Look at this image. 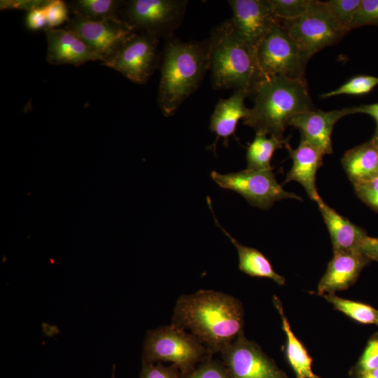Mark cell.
<instances>
[{"label": "cell", "mask_w": 378, "mask_h": 378, "mask_svg": "<svg viewBox=\"0 0 378 378\" xmlns=\"http://www.w3.org/2000/svg\"><path fill=\"white\" fill-rule=\"evenodd\" d=\"M172 323L188 330L211 354L220 353L244 333V309L232 295L199 290L178 298Z\"/></svg>", "instance_id": "cell-1"}, {"label": "cell", "mask_w": 378, "mask_h": 378, "mask_svg": "<svg viewBox=\"0 0 378 378\" xmlns=\"http://www.w3.org/2000/svg\"><path fill=\"white\" fill-rule=\"evenodd\" d=\"M208 41L211 84L216 90H241L252 95L266 79L256 51L238 32L232 18L215 27Z\"/></svg>", "instance_id": "cell-2"}, {"label": "cell", "mask_w": 378, "mask_h": 378, "mask_svg": "<svg viewBox=\"0 0 378 378\" xmlns=\"http://www.w3.org/2000/svg\"><path fill=\"white\" fill-rule=\"evenodd\" d=\"M209 70L208 41H181L167 37L162 52L158 103L165 116L174 114L200 87Z\"/></svg>", "instance_id": "cell-3"}, {"label": "cell", "mask_w": 378, "mask_h": 378, "mask_svg": "<svg viewBox=\"0 0 378 378\" xmlns=\"http://www.w3.org/2000/svg\"><path fill=\"white\" fill-rule=\"evenodd\" d=\"M254 105L243 124L277 139L294 116L315 109L305 79L285 76L267 78L260 83L253 94Z\"/></svg>", "instance_id": "cell-4"}, {"label": "cell", "mask_w": 378, "mask_h": 378, "mask_svg": "<svg viewBox=\"0 0 378 378\" xmlns=\"http://www.w3.org/2000/svg\"><path fill=\"white\" fill-rule=\"evenodd\" d=\"M211 355L195 336L172 323L148 332L142 360L143 363L171 362L185 376Z\"/></svg>", "instance_id": "cell-5"}, {"label": "cell", "mask_w": 378, "mask_h": 378, "mask_svg": "<svg viewBox=\"0 0 378 378\" xmlns=\"http://www.w3.org/2000/svg\"><path fill=\"white\" fill-rule=\"evenodd\" d=\"M280 22L295 42L306 62L319 50L340 41L348 32L334 18L325 1H321L312 0L307 11L298 18Z\"/></svg>", "instance_id": "cell-6"}, {"label": "cell", "mask_w": 378, "mask_h": 378, "mask_svg": "<svg viewBox=\"0 0 378 378\" xmlns=\"http://www.w3.org/2000/svg\"><path fill=\"white\" fill-rule=\"evenodd\" d=\"M212 180L220 188L233 190L243 196L251 205L268 209L284 199L302 200L299 195L285 190L276 181L272 169L220 174L211 172Z\"/></svg>", "instance_id": "cell-7"}, {"label": "cell", "mask_w": 378, "mask_h": 378, "mask_svg": "<svg viewBox=\"0 0 378 378\" xmlns=\"http://www.w3.org/2000/svg\"><path fill=\"white\" fill-rule=\"evenodd\" d=\"M256 57L260 69L267 78L285 76L305 79L307 62L281 22L259 43Z\"/></svg>", "instance_id": "cell-8"}, {"label": "cell", "mask_w": 378, "mask_h": 378, "mask_svg": "<svg viewBox=\"0 0 378 378\" xmlns=\"http://www.w3.org/2000/svg\"><path fill=\"white\" fill-rule=\"evenodd\" d=\"M186 0H130L122 7V19L136 31L169 37L182 21Z\"/></svg>", "instance_id": "cell-9"}, {"label": "cell", "mask_w": 378, "mask_h": 378, "mask_svg": "<svg viewBox=\"0 0 378 378\" xmlns=\"http://www.w3.org/2000/svg\"><path fill=\"white\" fill-rule=\"evenodd\" d=\"M160 37L136 31L102 64L118 71L131 81L145 84L158 64Z\"/></svg>", "instance_id": "cell-10"}, {"label": "cell", "mask_w": 378, "mask_h": 378, "mask_svg": "<svg viewBox=\"0 0 378 378\" xmlns=\"http://www.w3.org/2000/svg\"><path fill=\"white\" fill-rule=\"evenodd\" d=\"M64 28L94 49L104 57V62L136 32L121 18L92 20L76 15L69 18Z\"/></svg>", "instance_id": "cell-11"}, {"label": "cell", "mask_w": 378, "mask_h": 378, "mask_svg": "<svg viewBox=\"0 0 378 378\" xmlns=\"http://www.w3.org/2000/svg\"><path fill=\"white\" fill-rule=\"evenodd\" d=\"M220 354L231 378H284L274 363L244 333Z\"/></svg>", "instance_id": "cell-12"}, {"label": "cell", "mask_w": 378, "mask_h": 378, "mask_svg": "<svg viewBox=\"0 0 378 378\" xmlns=\"http://www.w3.org/2000/svg\"><path fill=\"white\" fill-rule=\"evenodd\" d=\"M231 18L244 41L256 48L280 21L272 13L267 0H230Z\"/></svg>", "instance_id": "cell-13"}, {"label": "cell", "mask_w": 378, "mask_h": 378, "mask_svg": "<svg viewBox=\"0 0 378 378\" xmlns=\"http://www.w3.org/2000/svg\"><path fill=\"white\" fill-rule=\"evenodd\" d=\"M353 113V107L328 111L313 109L292 118L288 126L298 129L301 139L307 141L326 155L332 153L331 136L335 123Z\"/></svg>", "instance_id": "cell-14"}, {"label": "cell", "mask_w": 378, "mask_h": 378, "mask_svg": "<svg viewBox=\"0 0 378 378\" xmlns=\"http://www.w3.org/2000/svg\"><path fill=\"white\" fill-rule=\"evenodd\" d=\"M45 32L48 63L78 66L90 61L104 62L100 54L72 31L65 28H47Z\"/></svg>", "instance_id": "cell-15"}, {"label": "cell", "mask_w": 378, "mask_h": 378, "mask_svg": "<svg viewBox=\"0 0 378 378\" xmlns=\"http://www.w3.org/2000/svg\"><path fill=\"white\" fill-rule=\"evenodd\" d=\"M369 260L360 252H333V256L318 282V295L335 294L337 291L347 289L355 283Z\"/></svg>", "instance_id": "cell-16"}, {"label": "cell", "mask_w": 378, "mask_h": 378, "mask_svg": "<svg viewBox=\"0 0 378 378\" xmlns=\"http://www.w3.org/2000/svg\"><path fill=\"white\" fill-rule=\"evenodd\" d=\"M293 165L284 181H297L304 188L309 197L316 203L321 199L316 185V174L323 164V153L305 140L301 139L296 148H292L288 142L285 145Z\"/></svg>", "instance_id": "cell-17"}, {"label": "cell", "mask_w": 378, "mask_h": 378, "mask_svg": "<svg viewBox=\"0 0 378 378\" xmlns=\"http://www.w3.org/2000/svg\"><path fill=\"white\" fill-rule=\"evenodd\" d=\"M330 236L333 252H360L368 235L347 218L329 206L321 198L317 202Z\"/></svg>", "instance_id": "cell-18"}, {"label": "cell", "mask_w": 378, "mask_h": 378, "mask_svg": "<svg viewBox=\"0 0 378 378\" xmlns=\"http://www.w3.org/2000/svg\"><path fill=\"white\" fill-rule=\"evenodd\" d=\"M249 97L244 90H234L227 99H220L215 106L210 118L209 130L215 133L217 140L223 138L224 144L227 146L230 136L235 132L240 119L245 118L249 111L244 103Z\"/></svg>", "instance_id": "cell-19"}, {"label": "cell", "mask_w": 378, "mask_h": 378, "mask_svg": "<svg viewBox=\"0 0 378 378\" xmlns=\"http://www.w3.org/2000/svg\"><path fill=\"white\" fill-rule=\"evenodd\" d=\"M208 204L216 223L230 239L237 249L239 259V269L249 276L267 278L274 281L276 284L283 286L286 281L285 278L274 271L270 260L258 249L242 245L225 230L216 218L212 206H211V200L209 198Z\"/></svg>", "instance_id": "cell-20"}, {"label": "cell", "mask_w": 378, "mask_h": 378, "mask_svg": "<svg viewBox=\"0 0 378 378\" xmlns=\"http://www.w3.org/2000/svg\"><path fill=\"white\" fill-rule=\"evenodd\" d=\"M341 162L353 183L378 176V146L370 141L347 150Z\"/></svg>", "instance_id": "cell-21"}, {"label": "cell", "mask_w": 378, "mask_h": 378, "mask_svg": "<svg viewBox=\"0 0 378 378\" xmlns=\"http://www.w3.org/2000/svg\"><path fill=\"white\" fill-rule=\"evenodd\" d=\"M273 304L281 316L282 329L286 337V356L297 378H321L313 372L312 359L293 333L281 301L276 295L273 296Z\"/></svg>", "instance_id": "cell-22"}, {"label": "cell", "mask_w": 378, "mask_h": 378, "mask_svg": "<svg viewBox=\"0 0 378 378\" xmlns=\"http://www.w3.org/2000/svg\"><path fill=\"white\" fill-rule=\"evenodd\" d=\"M267 134L255 132L253 141L249 144L246 151L248 169L267 170L271 169V160L276 150L281 148L288 143L286 139H277Z\"/></svg>", "instance_id": "cell-23"}, {"label": "cell", "mask_w": 378, "mask_h": 378, "mask_svg": "<svg viewBox=\"0 0 378 378\" xmlns=\"http://www.w3.org/2000/svg\"><path fill=\"white\" fill-rule=\"evenodd\" d=\"M125 1L118 0H75L68 6L74 15L92 20L120 18L119 14Z\"/></svg>", "instance_id": "cell-24"}, {"label": "cell", "mask_w": 378, "mask_h": 378, "mask_svg": "<svg viewBox=\"0 0 378 378\" xmlns=\"http://www.w3.org/2000/svg\"><path fill=\"white\" fill-rule=\"evenodd\" d=\"M323 297L335 309L354 321L363 324L378 326V310L374 307L364 303L340 298L335 294H326Z\"/></svg>", "instance_id": "cell-25"}, {"label": "cell", "mask_w": 378, "mask_h": 378, "mask_svg": "<svg viewBox=\"0 0 378 378\" xmlns=\"http://www.w3.org/2000/svg\"><path fill=\"white\" fill-rule=\"evenodd\" d=\"M378 85V77L360 75L351 78L337 89L323 94L321 98L342 94L360 95L370 92Z\"/></svg>", "instance_id": "cell-26"}, {"label": "cell", "mask_w": 378, "mask_h": 378, "mask_svg": "<svg viewBox=\"0 0 378 378\" xmlns=\"http://www.w3.org/2000/svg\"><path fill=\"white\" fill-rule=\"evenodd\" d=\"M275 17L280 21L293 20L304 14L312 0H267Z\"/></svg>", "instance_id": "cell-27"}, {"label": "cell", "mask_w": 378, "mask_h": 378, "mask_svg": "<svg viewBox=\"0 0 378 378\" xmlns=\"http://www.w3.org/2000/svg\"><path fill=\"white\" fill-rule=\"evenodd\" d=\"M361 0H330L326 6L337 22L348 31Z\"/></svg>", "instance_id": "cell-28"}, {"label": "cell", "mask_w": 378, "mask_h": 378, "mask_svg": "<svg viewBox=\"0 0 378 378\" xmlns=\"http://www.w3.org/2000/svg\"><path fill=\"white\" fill-rule=\"evenodd\" d=\"M183 378H231L223 362L208 358Z\"/></svg>", "instance_id": "cell-29"}, {"label": "cell", "mask_w": 378, "mask_h": 378, "mask_svg": "<svg viewBox=\"0 0 378 378\" xmlns=\"http://www.w3.org/2000/svg\"><path fill=\"white\" fill-rule=\"evenodd\" d=\"M365 25H378V0H361L351 29Z\"/></svg>", "instance_id": "cell-30"}, {"label": "cell", "mask_w": 378, "mask_h": 378, "mask_svg": "<svg viewBox=\"0 0 378 378\" xmlns=\"http://www.w3.org/2000/svg\"><path fill=\"white\" fill-rule=\"evenodd\" d=\"M47 28H56L69 20V6L62 0H50L45 6ZM46 28V29H47Z\"/></svg>", "instance_id": "cell-31"}, {"label": "cell", "mask_w": 378, "mask_h": 378, "mask_svg": "<svg viewBox=\"0 0 378 378\" xmlns=\"http://www.w3.org/2000/svg\"><path fill=\"white\" fill-rule=\"evenodd\" d=\"M357 195L368 206L378 211V176L353 183Z\"/></svg>", "instance_id": "cell-32"}, {"label": "cell", "mask_w": 378, "mask_h": 378, "mask_svg": "<svg viewBox=\"0 0 378 378\" xmlns=\"http://www.w3.org/2000/svg\"><path fill=\"white\" fill-rule=\"evenodd\" d=\"M140 378H183V375L176 365L166 366L158 362L143 363Z\"/></svg>", "instance_id": "cell-33"}, {"label": "cell", "mask_w": 378, "mask_h": 378, "mask_svg": "<svg viewBox=\"0 0 378 378\" xmlns=\"http://www.w3.org/2000/svg\"><path fill=\"white\" fill-rule=\"evenodd\" d=\"M358 368L360 373L378 368V336L368 342L358 361Z\"/></svg>", "instance_id": "cell-34"}, {"label": "cell", "mask_w": 378, "mask_h": 378, "mask_svg": "<svg viewBox=\"0 0 378 378\" xmlns=\"http://www.w3.org/2000/svg\"><path fill=\"white\" fill-rule=\"evenodd\" d=\"M50 0H1V10L16 9L28 12L40 7L46 6Z\"/></svg>", "instance_id": "cell-35"}, {"label": "cell", "mask_w": 378, "mask_h": 378, "mask_svg": "<svg viewBox=\"0 0 378 378\" xmlns=\"http://www.w3.org/2000/svg\"><path fill=\"white\" fill-rule=\"evenodd\" d=\"M25 25L31 31L47 28V20L45 6L29 11L25 18Z\"/></svg>", "instance_id": "cell-36"}, {"label": "cell", "mask_w": 378, "mask_h": 378, "mask_svg": "<svg viewBox=\"0 0 378 378\" xmlns=\"http://www.w3.org/2000/svg\"><path fill=\"white\" fill-rule=\"evenodd\" d=\"M360 253L370 260L378 261V237L368 236L361 247Z\"/></svg>", "instance_id": "cell-37"}, {"label": "cell", "mask_w": 378, "mask_h": 378, "mask_svg": "<svg viewBox=\"0 0 378 378\" xmlns=\"http://www.w3.org/2000/svg\"><path fill=\"white\" fill-rule=\"evenodd\" d=\"M353 111L354 113H365L372 116L377 121L378 127V103L353 107Z\"/></svg>", "instance_id": "cell-38"}, {"label": "cell", "mask_w": 378, "mask_h": 378, "mask_svg": "<svg viewBox=\"0 0 378 378\" xmlns=\"http://www.w3.org/2000/svg\"><path fill=\"white\" fill-rule=\"evenodd\" d=\"M359 378H378V368L360 373Z\"/></svg>", "instance_id": "cell-39"}, {"label": "cell", "mask_w": 378, "mask_h": 378, "mask_svg": "<svg viewBox=\"0 0 378 378\" xmlns=\"http://www.w3.org/2000/svg\"><path fill=\"white\" fill-rule=\"evenodd\" d=\"M372 140L378 146V127H377L376 132Z\"/></svg>", "instance_id": "cell-40"}, {"label": "cell", "mask_w": 378, "mask_h": 378, "mask_svg": "<svg viewBox=\"0 0 378 378\" xmlns=\"http://www.w3.org/2000/svg\"><path fill=\"white\" fill-rule=\"evenodd\" d=\"M114 372H115V368H113V369L112 378H114V377H115Z\"/></svg>", "instance_id": "cell-41"}]
</instances>
